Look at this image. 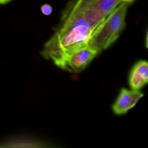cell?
I'll use <instances>...</instances> for the list:
<instances>
[{"label":"cell","instance_id":"cell-2","mask_svg":"<svg viewBox=\"0 0 148 148\" xmlns=\"http://www.w3.org/2000/svg\"><path fill=\"white\" fill-rule=\"evenodd\" d=\"M131 2H121L94 32L87 45L100 53L113 44L125 27L126 14Z\"/></svg>","mask_w":148,"mask_h":148},{"label":"cell","instance_id":"cell-4","mask_svg":"<svg viewBox=\"0 0 148 148\" xmlns=\"http://www.w3.org/2000/svg\"><path fill=\"white\" fill-rule=\"evenodd\" d=\"M143 95L139 90L122 88L112 106L113 113L116 115L126 114L135 106Z\"/></svg>","mask_w":148,"mask_h":148},{"label":"cell","instance_id":"cell-7","mask_svg":"<svg viewBox=\"0 0 148 148\" xmlns=\"http://www.w3.org/2000/svg\"><path fill=\"white\" fill-rule=\"evenodd\" d=\"M40 10L42 13L45 16H49L51 14L53 11L51 6L47 3L43 5L40 8Z\"/></svg>","mask_w":148,"mask_h":148},{"label":"cell","instance_id":"cell-8","mask_svg":"<svg viewBox=\"0 0 148 148\" xmlns=\"http://www.w3.org/2000/svg\"><path fill=\"white\" fill-rule=\"evenodd\" d=\"M12 0H0V5H3L10 2Z\"/></svg>","mask_w":148,"mask_h":148},{"label":"cell","instance_id":"cell-6","mask_svg":"<svg viewBox=\"0 0 148 148\" xmlns=\"http://www.w3.org/2000/svg\"><path fill=\"white\" fill-rule=\"evenodd\" d=\"M124 0H81L92 11L106 18Z\"/></svg>","mask_w":148,"mask_h":148},{"label":"cell","instance_id":"cell-9","mask_svg":"<svg viewBox=\"0 0 148 148\" xmlns=\"http://www.w3.org/2000/svg\"><path fill=\"white\" fill-rule=\"evenodd\" d=\"M124 1H130V2H132L134 0H124Z\"/></svg>","mask_w":148,"mask_h":148},{"label":"cell","instance_id":"cell-5","mask_svg":"<svg viewBox=\"0 0 148 148\" xmlns=\"http://www.w3.org/2000/svg\"><path fill=\"white\" fill-rule=\"evenodd\" d=\"M148 82V63L141 60L132 66L128 76V84L131 89L139 90Z\"/></svg>","mask_w":148,"mask_h":148},{"label":"cell","instance_id":"cell-3","mask_svg":"<svg viewBox=\"0 0 148 148\" xmlns=\"http://www.w3.org/2000/svg\"><path fill=\"white\" fill-rule=\"evenodd\" d=\"M99 54L88 45L73 49L62 54L53 61L60 69L70 72H79L83 70Z\"/></svg>","mask_w":148,"mask_h":148},{"label":"cell","instance_id":"cell-1","mask_svg":"<svg viewBox=\"0 0 148 148\" xmlns=\"http://www.w3.org/2000/svg\"><path fill=\"white\" fill-rule=\"evenodd\" d=\"M103 20L75 0H71L61 13L54 33L44 45L42 56L53 61L67 51L87 45Z\"/></svg>","mask_w":148,"mask_h":148}]
</instances>
